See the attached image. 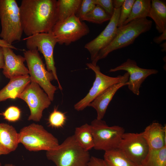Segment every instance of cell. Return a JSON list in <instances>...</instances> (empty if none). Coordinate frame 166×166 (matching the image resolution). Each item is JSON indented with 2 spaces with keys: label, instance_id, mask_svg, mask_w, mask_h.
Listing matches in <instances>:
<instances>
[{
  "label": "cell",
  "instance_id": "27",
  "mask_svg": "<svg viewBox=\"0 0 166 166\" xmlns=\"http://www.w3.org/2000/svg\"><path fill=\"white\" fill-rule=\"evenodd\" d=\"M66 120L65 113L55 108L49 117L48 123L52 128H59L64 126Z\"/></svg>",
  "mask_w": 166,
  "mask_h": 166
},
{
  "label": "cell",
  "instance_id": "16",
  "mask_svg": "<svg viewBox=\"0 0 166 166\" xmlns=\"http://www.w3.org/2000/svg\"><path fill=\"white\" fill-rule=\"evenodd\" d=\"M19 144L18 132L12 125L0 123V156L15 150Z\"/></svg>",
  "mask_w": 166,
  "mask_h": 166
},
{
  "label": "cell",
  "instance_id": "29",
  "mask_svg": "<svg viewBox=\"0 0 166 166\" xmlns=\"http://www.w3.org/2000/svg\"><path fill=\"white\" fill-rule=\"evenodd\" d=\"M2 114L6 120L10 122H15L20 119L21 111L18 107L11 106L8 107Z\"/></svg>",
  "mask_w": 166,
  "mask_h": 166
},
{
  "label": "cell",
  "instance_id": "14",
  "mask_svg": "<svg viewBox=\"0 0 166 166\" xmlns=\"http://www.w3.org/2000/svg\"><path fill=\"white\" fill-rule=\"evenodd\" d=\"M120 70L126 71L129 75L127 81L128 88L134 94L139 95V89L141 84L149 76L157 73V70L146 69L139 67L133 60L128 59L124 62L114 68L110 69L109 72H115Z\"/></svg>",
  "mask_w": 166,
  "mask_h": 166
},
{
  "label": "cell",
  "instance_id": "38",
  "mask_svg": "<svg viewBox=\"0 0 166 166\" xmlns=\"http://www.w3.org/2000/svg\"><path fill=\"white\" fill-rule=\"evenodd\" d=\"M4 166H16L12 164H6Z\"/></svg>",
  "mask_w": 166,
  "mask_h": 166
},
{
  "label": "cell",
  "instance_id": "39",
  "mask_svg": "<svg viewBox=\"0 0 166 166\" xmlns=\"http://www.w3.org/2000/svg\"><path fill=\"white\" fill-rule=\"evenodd\" d=\"M136 166H143L141 165V164H140L137 165Z\"/></svg>",
  "mask_w": 166,
  "mask_h": 166
},
{
  "label": "cell",
  "instance_id": "36",
  "mask_svg": "<svg viewBox=\"0 0 166 166\" xmlns=\"http://www.w3.org/2000/svg\"><path fill=\"white\" fill-rule=\"evenodd\" d=\"M4 65V56L2 47L0 46V69H3Z\"/></svg>",
  "mask_w": 166,
  "mask_h": 166
},
{
  "label": "cell",
  "instance_id": "8",
  "mask_svg": "<svg viewBox=\"0 0 166 166\" xmlns=\"http://www.w3.org/2000/svg\"><path fill=\"white\" fill-rule=\"evenodd\" d=\"M23 40L26 41L28 50H37L42 54L47 70L52 73L54 79L57 81L59 88L62 90V87L57 76L53 57L54 49L57 41L52 31L36 34L28 36Z\"/></svg>",
  "mask_w": 166,
  "mask_h": 166
},
{
  "label": "cell",
  "instance_id": "31",
  "mask_svg": "<svg viewBox=\"0 0 166 166\" xmlns=\"http://www.w3.org/2000/svg\"><path fill=\"white\" fill-rule=\"evenodd\" d=\"M96 5H98L111 17L114 10L112 0H94Z\"/></svg>",
  "mask_w": 166,
  "mask_h": 166
},
{
  "label": "cell",
  "instance_id": "18",
  "mask_svg": "<svg viewBox=\"0 0 166 166\" xmlns=\"http://www.w3.org/2000/svg\"><path fill=\"white\" fill-rule=\"evenodd\" d=\"M127 82L113 85L97 96L89 105L88 106L94 108L97 111V118L102 120L113 97L117 91L123 86L128 85Z\"/></svg>",
  "mask_w": 166,
  "mask_h": 166
},
{
  "label": "cell",
  "instance_id": "3",
  "mask_svg": "<svg viewBox=\"0 0 166 166\" xmlns=\"http://www.w3.org/2000/svg\"><path fill=\"white\" fill-rule=\"evenodd\" d=\"M46 156L56 166H87L91 157L89 152L79 144L73 135L56 148L46 151Z\"/></svg>",
  "mask_w": 166,
  "mask_h": 166
},
{
  "label": "cell",
  "instance_id": "20",
  "mask_svg": "<svg viewBox=\"0 0 166 166\" xmlns=\"http://www.w3.org/2000/svg\"><path fill=\"white\" fill-rule=\"evenodd\" d=\"M151 1L148 17L154 21L158 32L161 34L166 30V4L160 0Z\"/></svg>",
  "mask_w": 166,
  "mask_h": 166
},
{
  "label": "cell",
  "instance_id": "24",
  "mask_svg": "<svg viewBox=\"0 0 166 166\" xmlns=\"http://www.w3.org/2000/svg\"><path fill=\"white\" fill-rule=\"evenodd\" d=\"M151 3L150 0H135L130 15L123 25L135 19L148 17Z\"/></svg>",
  "mask_w": 166,
  "mask_h": 166
},
{
  "label": "cell",
  "instance_id": "28",
  "mask_svg": "<svg viewBox=\"0 0 166 166\" xmlns=\"http://www.w3.org/2000/svg\"><path fill=\"white\" fill-rule=\"evenodd\" d=\"M135 0H125L121 8L118 23V27L123 25L131 13L132 7Z\"/></svg>",
  "mask_w": 166,
  "mask_h": 166
},
{
  "label": "cell",
  "instance_id": "15",
  "mask_svg": "<svg viewBox=\"0 0 166 166\" xmlns=\"http://www.w3.org/2000/svg\"><path fill=\"white\" fill-rule=\"evenodd\" d=\"M4 56V65L2 73L5 77L10 79L12 78L29 74L28 68L24 62V57L17 55L12 49L2 47Z\"/></svg>",
  "mask_w": 166,
  "mask_h": 166
},
{
  "label": "cell",
  "instance_id": "7",
  "mask_svg": "<svg viewBox=\"0 0 166 166\" xmlns=\"http://www.w3.org/2000/svg\"><path fill=\"white\" fill-rule=\"evenodd\" d=\"M94 141V148L105 152L117 148L125 132L119 125L109 126L102 120L97 119L91 124Z\"/></svg>",
  "mask_w": 166,
  "mask_h": 166
},
{
  "label": "cell",
  "instance_id": "23",
  "mask_svg": "<svg viewBox=\"0 0 166 166\" xmlns=\"http://www.w3.org/2000/svg\"><path fill=\"white\" fill-rule=\"evenodd\" d=\"M109 166H136L118 148L105 152L104 159Z\"/></svg>",
  "mask_w": 166,
  "mask_h": 166
},
{
  "label": "cell",
  "instance_id": "40",
  "mask_svg": "<svg viewBox=\"0 0 166 166\" xmlns=\"http://www.w3.org/2000/svg\"><path fill=\"white\" fill-rule=\"evenodd\" d=\"M0 166H2L1 163L0 162Z\"/></svg>",
  "mask_w": 166,
  "mask_h": 166
},
{
  "label": "cell",
  "instance_id": "1",
  "mask_svg": "<svg viewBox=\"0 0 166 166\" xmlns=\"http://www.w3.org/2000/svg\"><path fill=\"white\" fill-rule=\"evenodd\" d=\"M56 0H22L19 6L23 32L28 37L49 33L57 21Z\"/></svg>",
  "mask_w": 166,
  "mask_h": 166
},
{
  "label": "cell",
  "instance_id": "2",
  "mask_svg": "<svg viewBox=\"0 0 166 166\" xmlns=\"http://www.w3.org/2000/svg\"><path fill=\"white\" fill-rule=\"evenodd\" d=\"M152 24V21L147 18H139L118 27L115 36L112 42L100 51L91 63L96 65L99 60L105 58L112 51L133 43L140 34L151 29Z\"/></svg>",
  "mask_w": 166,
  "mask_h": 166
},
{
  "label": "cell",
  "instance_id": "33",
  "mask_svg": "<svg viewBox=\"0 0 166 166\" xmlns=\"http://www.w3.org/2000/svg\"><path fill=\"white\" fill-rule=\"evenodd\" d=\"M166 39V30H165L160 35L155 37L153 39V42L157 44H160L164 41Z\"/></svg>",
  "mask_w": 166,
  "mask_h": 166
},
{
  "label": "cell",
  "instance_id": "22",
  "mask_svg": "<svg viewBox=\"0 0 166 166\" xmlns=\"http://www.w3.org/2000/svg\"><path fill=\"white\" fill-rule=\"evenodd\" d=\"M81 1V0L57 1V22L64 20L72 15H76Z\"/></svg>",
  "mask_w": 166,
  "mask_h": 166
},
{
  "label": "cell",
  "instance_id": "21",
  "mask_svg": "<svg viewBox=\"0 0 166 166\" xmlns=\"http://www.w3.org/2000/svg\"><path fill=\"white\" fill-rule=\"evenodd\" d=\"M74 138L84 149L88 151L94 148V141L90 124H85L75 128Z\"/></svg>",
  "mask_w": 166,
  "mask_h": 166
},
{
  "label": "cell",
  "instance_id": "11",
  "mask_svg": "<svg viewBox=\"0 0 166 166\" xmlns=\"http://www.w3.org/2000/svg\"><path fill=\"white\" fill-rule=\"evenodd\" d=\"M28 105L30 111L28 120L39 121L44 110L50 105L51 101L47 94L36 83L31 81L18 97Z\"/></svg>",
  "mask_w": 166,
  "mask_h": 166
},
{
  "label": "cell",
  "instance_id": "13",
  "mask_svg": "<svg viewBox=\"0 0 166 166\" xmlns=\"http://www.w3.org/2000/svg\"><path fill=\"white\" fill-rule=\"evenodd\" d=\"M121 8L114 9L113 14L105 28L96 38L85 45V48L90 53L92 62L100 51L107 46L114 37L118 27Z\"/></svg>",
  "mask_w": 166,
  "mask_h": 166
},
{
  "label": "cell",
  "instance_id": "26",
  "mask_svg": "<svg viewBox=\"0 0 166 166\" xmlns=\"http://www.w3.org/2000/svg\"><path fill=\"white\" fill-rule=\"evenodd\" d=\"M111 17L100 6L96 5L92 11L84 17L82 21H86L94 23L101 24L105 22L109 21Z\"/></svg>",
  "mask_w": 166,
  "mask_h": 166
},
{
  "label": "cell",
  "instance_id": "35",
  "mask_svg": "<svg viewBox=\"0 0 166 166\" xmlns=\"http://www.w3.org/2000/svg\"><path fill=\"white\" fill-rule=\"evenodd\" d=\"M0 46L7 47L12 49H17V48L12 45L10 44L1 39H0Z\"/></svg>",
  "mask_w": 166,
  "mask_h": 166
},
{
  "label": "cell",
  "instance_id": "9",
  "mask_svg": "<svg viewBox=\"0 0 166 166\" xmlns=\"http://www.w3.org/2000/svg\"><path fill=\"white\" fill-rule=\"evenodd\" d=\"M86 64L94 72L95 79L88 93L74 105L75 109L77 111L82 110L88 106L95 98L111 86L120 83H126L129 77L127 72L123 75H119L116 77H110L102 73L99 66L94 65L91 63Z\"/></svg>",
  "mask_w": 166,
  "mask_h": 166
},
{
  "label": "cell",
  "instance_id": "30",
  "mask_svg": "<svg viewBox=\"0 0 166 166\" xmlns=\"http://www.w3.org/2000/svg\"><path fill=\"white\" fill-rule=\"evenodd\" d=\"M96 6L94 0H82L76 15L82 21L84 17L92 11Z\"/></svg>",
  "mask_w": 166,
  "mask_h": 166
},
{
  "label": "cell",
  "instance_id": "25",
  "mask_svg": "<svg viewBox=\"0 0 166 166\" xmlns=\"http://www.w3.org/2000/svg\"><path fill=\"white\" fill-rule=\"evenodd\" d=\"M141 164L143 166H166V146L158 149H149Z\"/></svg>",
  "mask_w": 166,
  "mask_h": 166
},
{
  "label": "cell",
  "instance_id": "6",
  "mask_svg": "<svg viewBox=\"0 0 166 166\" xmlns=\"http://www.w3.org/2000/svg\"><path fill=\"white\" fill-rule=\"evenodd\" d=\"M24 54L31 81L37 83L53 101L57 88L51 83V81L54 79L52 73L46 69L37 50H25Z\"/></svg>",
  "mask_w": 166,
  "mask_h": 166
},
{
  "label": "cell",
  "instance_id": "4",
  "mask_svg": "<svg viewBox=\"0 0 166 166\" xmlns=\"http://www.w3.org/2000/svg\"><path fill=\"white\" fill-rule=\"evenodd\" d=\"M0 37L8 43L21 40L23 31L19 7L15 0H0Z\"/></svg>",
  "mask_w": 166,
  "mask_h": 166
},
{
  "label": "cell",
  "instance_id": "10",
  "mask_svg": "<svg viewBox=\"0 0 166 166\" xmlns=\"http://www.w3.org/2000/svg\"><path fill=\"white\" fill-rule=\"evenodd\" d=\"M89 32L88 26L76 15L57 22L52 30L57 43L66 45L79 40Z\"/></svg>",
  "mask_w": 166,
  "mask_h": 166
},
{
  "label": "cell",
  "instance_id": "37",
  "mask_svg": "<svg viewBox=\"0 0 166 166\" xmlns=\"http://www.w3.org/2000/svg\"><path fill=\"white\" fill-rule=\"evenodd\" d=\"M160 46L161 48V50L163 52L166 51V42L161 43L160 45Z\"/></svg>",
  "mask_w": 166,
  "mask_h": 166
},
{
  "label": "cell",
  "instance_id": "5",
  "mask_svg": "<svg viewBox=\"0 0 166 166\" xmlns=\"http://www.w3.org/2000/svg\"><path fill=\"white\" fill-rule=\"evenodd\" d=\"M19 143L30 151H46L59 144L58 139L42 125L35 123L25 126L18 132Z\"/></svg>",
  "mask_w": 166,
  "mask_h": 166
},
{
  "label": "cell",
  "instance_id": "12",
  "mask_svg": "<svg viewBox=\"0 0 166 166\" xmlns=\"http://www.w3.org/2000/svg\"><path fill=\"white\" fill-rule=\"evenodd\" d=\"M118 148L136 165L141 164L149 149L142 132H124Z\"/></svg>",
  "mask_w": 166,
  "mask_h": 166
},
{
  "label": "cell",
  "instance_id": "19",
  "mask_svg": "<svg viewBox=\"0 0 166 166\" xmlns=\"http://www.w3.org/2000/svg\"><path fill=\"white\" fill-rule=\"evenodd\" d=\"M30 82L29 75L10 78L9 83L0 90V102L18 98Z\"/></svg>",
  "mask_w": 166,
  "mask_h": 166
},
{
  "label": "cell",
  "instance_id": "34",
  "mask_svg": "<svg viewBox=\"0 0 166 166\" xmlns=\"http://www.w3.org/2000/svg\"><path fill=\"white\" fill-rule=\"evenodd\" d=\"M125 0H113V4L114 9L121 8Z\"/></svg>",
  "mask_w": 166,
  "mask_h": 166
},
{
  "label": "cell",
  "instance_id": "17",
  "mask_svg": "<svg viewBox=\"0 0 166 166\" xmlns=\"http://www.w3.org/2000/svg\"><path fill=\"white\" fill-rule=\"evenodd\" d=\"M149 149H158L166 146V126L153 122L142 132Z\"/></svg>",
  "mask_w": 166,
  "mask_h": 166
},
{
  "label": "cell",
  "instance_id": "32",
  "mask_svg": "<svg viewBox=\"0 0 166 166\" xmlns=\"http://www.w3.org/2000/svg\"><path fill=\"white\" fill-rule=\"evenodd\" d=\"M87 166H109L104 160L96 157L91 156Z\"/></svg>",
  "mask_w": 166,
  "mask_h": 166
}]
</instances>
